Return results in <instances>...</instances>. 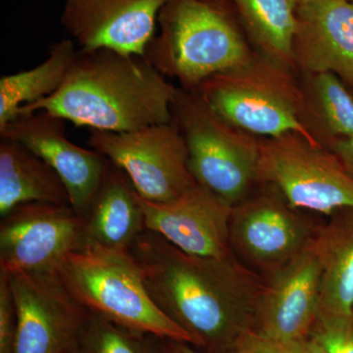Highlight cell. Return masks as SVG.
<instances>
[{"label":"cell","mask_w":353,"mask_h":353,"mask_svg":"<svg viewBox=\"0 0 353 353\" xmlns=\"http://www.w3.org/2000/svg\"><path fill=\"white\" fill-rule=\"evenodd\" d=\"M172 115L197 183L233 208L257 189L261 138L221 118L196 90L178 88Z\"/></svg>","instance_id":"5"},{"label":"cell","mask_w":353,"mask_h":353,"mask_svg":"<svg viewBox=\"0 0 353 353\" xmlns=\"http://www.w3.org/2000/svg\"><path fill=\"white\" fill-rule=\"evenodd\" d=\"M131 252L158 307L204 353H233L256 332L263 277L236 257L199 256L145 230Z\"/></svg>","instance_id":"1"},{"label":"cell","mask_w":353,"mask_h":353,"mask_svg":"<svg viewBox=\"0 0 353 353\" xmlns=\"http://www.w3.org/2000/svg\"><path fill=\"white\" fill-rule=\"evenodd\" d=\"M145 57L162 75L196 90L211 77L252 60V48L229 0H168Z\"/></svg>","instance_id":"3"},{"label":"cell","mask_w":353,"mask_h":353,"mask_svg":"<svg viewBox=\"0 0 353 353\" xmlns=\"http://www.w3.org/2000/svg\"><path fill=\"white\" fill-rule=\"evenodd\" d=\"M296 74L256 53L248 63L211 77L196 92L221 118L253 136L296 132L311 141L301 123Z\"/></svg>","instance_id":"6"},{"label":"cell","mask_w":353,"mask_h":353,"mask_svg":"<svg viewBox=\"0 0 353 353\" xmlns=\"http://www.w3.org/2000/svg\"><path fill=\"white\" fill-rule=\"evenodd\" d=\"M176 90L145 57L79 48L59 90L22 106L17 116L46 110L76 126L132 132L172 122Z\"/></svg>","instance_id":"2"},{"label":"cell","mask_w":353,"mask_h":353,"mask_svg":"<svg viewBox=\"0 0 353 353\" xmlns=\"http://www.w3.org/2000/svg\"><path fill=\"white\" fill-rule=\"evenodd\" d=\"M65 121L46 110L20 114L0 128V138L17 141L52 167L68 190L72 208L85 218L108 171L109 160L97 150L70 141Z\"/></svg>","instance_id":"12"},{"label":"cell","mask_w":353,"mask_h":353,"mask_svg":"<svg viewBox=\"0 0 353 353\" xmlns=\"http://www.w3.org/2000/svg\"><path fill=\"white\" fill-rule=\"evenodd\" d=\"M296 2L297 6H301V4L313 3V2L323 1V0H294Z\"/></svg>","instance_id":"31"},{"label":"cell","mask_w":353,"mask_h":353,"mask_svg":"<svg viewBox=\"0 0 353 353\" xmlns=\"http://www.w3.org/2000/svg\"><path fill=\"white\" fill-rule=\"evenodd\" d=\"M263 280L257 304V333L277 343L307 336L319 311L321 290V265L313 238Z\"/></svg>","instance_id":"13"},{"label":"cell","mask_w":353,"mask_h":353,"mask_svg":"<svg viewBox=\"0 0 353 353\" xmlns=\"http://www.w3.org/2000/svg\"><path fill=\"white\" fill-rule=\"evenodd\" d=\"M88 145L124 171L146 201H173L196 183L187 143L173 121L132 132L92 130Z\"/></svg>","instance_id":"8"},{"label":"cell","mask_w":353,"mask_h":353,"mask_svg":"<svg viewBox=\"0 0 353 353\" xmlns=\"http://www.w3.org/2000/svg\"><path fill=\"white\" fill-rule=\"evenodd\" d=\"M17 315L8 277L0 271V353H16Z\"/></svg>","instance_id":"25"},{"label":"cell","mask_w":353,"mask_h":353,"mask_svg":"<svg viewBox=\"0 0 353 353\" xmlns=\"http://www.w3.org/2000/svg\"><path fill=\"white\" fill-rule=\"evenodd\" d=\"M162 352L163 353H199L194 347L183 341L162 340Z\"/></svg>","instance_id":"28"},{"label":"cell","mask_w":353,"mask_h":353,"mask_svg":"<svg viewBox=\"0 0 353 353\" xmlns=\"http://www.w3.org/2000/svg\"><path fill=\"white\" fill-rule=\"evenodd\" d=\"M68 353L163 352L162 339L125 328L90 311Z\"/></svg>","instance_id":"23"},{"label":"cell","mask_w":353,"mask_h":353,"mask_svg":"<svg viewBox=\"0 0 353 353\" xmlns=\"http://www.w3.org/2000/svg\"><path fill=\"white\" fill-rule=\"evenodd\" d=\"M233 353H279V345L257 332H252L241 339Z\"/></svg>","instance_id":"26"},{"label":"cell","mask_w":353,"mask_h":353,"mask_svg":"<svg viewBox=\"0 0 353 353\" xmlns=\"http://www.w3.org/2000/svg\"><path fill=\"white\" fill-rule=\"evenodd\" d=\"M85 245V218L71 205L22 204L1 218L0 270L55 274L70 253Z\"/></svg>","instance_id":"10"},{"label":"cell","mask_w":353,"mask_h":353,"mask_svg":"<svg viewBox=\"0 0 353 353\" xmlns=\"http://www.w3.org/2000/svg\"><path fill=\"white\" fill-rule=\"evenodd\" d=\"M168 0H64L61 24L80 50L145 57Z\"/></svg>","instance_id":"15"},{"label":"cell","mask_w":353,"mask_h":353,"mask_svg":"<svg viewBox=\"0 0 353 353\" xmlns=\"http://www.w3.org/2000/svg\"><path fill=\"white\" fill-rule=\"evenodd\" d=\"M6 275L17 315L16 353H68L90 311L57 273Z\"/></svg>","instance_id":"11"},{"label":"cell","mask_w":353,"mask_h":353,"mask_svg":"<svg viewBox=\"0 0 353 353\" xmlns=\"http://www.w3.org/2000/svg\"><path fill=\"white\" fill-rule=\"evenodd\" d=\"M145 230L138 192L126 173L109 161L103 181L85 216V245L129 250Z\"/></svg>","instance_id":"17"},{"label":"cell","mask_w":353,"mask_h":353,"mask_svg":"<svg viewBox=\"0 0 353 353\" xmlns=\"http://www.w3.org/2000/svg\"><path fill=\"white\" fill-rule=\"evenodd\" d=\"M303 339L278 343L279 353H303Z\"/></svg>","instance_id":"30"},{"label":"cell","mask_w":353,"mask_h":353,"mask_svg":"<svg viewBox=\"0 0 353 353\" xmlns=\"http://www.w3.org/2000/svg\"><path fill=\"white\" fill-rule=\"evenodd\" d=\"M57 274L90 312L132 331L194 347V339L153 301L129 250L87 245L70 253Z\"/></svg>","instance_id":"4"},{"label":"cell","mask_w":353,"mask_h":353,"mask_svg":"<svg viewBox=\"0 0 353 353\" xmlns=\"http://www.w3.org/2000/svg\"><path fill=\"white\" fill-rule=\"evenodd\" d=\"M348 1L353 2V0H348Z\"/></svg>","instance_id":"32"},{"label":"cell","mask_w":353,"mask_h":353,"mask_svg":"<svg viewBox=\"0 0 353 353\" xmlns=\"http://www.w3.org/2000/svg\"><path fill=\"white\" fill-rule=\"evenodd\" d=\"M292 61L301 73H332L353 83V2L297 6Z\"/></svg>","instance_id":"16"},{"label":"cell","mask_w":353,"mask_h":353,"mask_svg":"<svg viewBox=\"0 0 353 353\" xmlns=\"http://www.w3.org/2000/svg\"><path fill=\"white\" fill-rule=\"evenodd\" d=\"M303 353H329L313 336H307L303 341Z\"/></svg>","instance_id":"29"},{"label":"cell","mask_w":353,"mask_h":353,"mask_svg":"<svg viewBox=\"0 0 353 353\" xmlns=\"http://www.w3.org/2000/svg\"><path fill=\"white\" fill-rule=\"evenodd\" d=\"M301 123L311 141L329 150L353 136V95L332 73H301Z\"/></svg>","instance_id":"20"},{"label":"cell","mask_w":353,"mask_h":353,"mask_svg":"<svg viewBox=\"0 0 353 353\" xmlns=\"http://www.w3.org/2000/svg\"><path fill=\"white\" fill-rule=\"evenodd\" d=\"M313 245L321 265L317 319L353 314V210L343 209L317 225Z\"/></svg>","instance_id":"18"},{"label":"cell","mask_w":353,"mask_h":353,"mask_svg":"<svg viewBox=\"0 0 353 353\" xmlns=\"http://www.w3.org/2000/svg\"><path fill=\"white\" fill-rule=\"evenodd\" d=\"M259 180L299 210L329 216L353 210L352 176L331 150L299 132L261 138Z\"/></svg>","instance_id":"7"},{"label":"cell","mask_w":353,"mask_h":353,"mask_svg":"<svg viewBox=\"0 0 353 353\" xmlns=\"http://www.w3.org/2000/svg\"><path fill=\"white\" fill-rule=\"evenodd\" d=\"M308 336L319 341L329 353H353V314L317 319Z\"/></svg>","instance_id":"24"},{"label":"cell","mask_w":353,"mask_h":353,"mask_svg":"<svg viewBox=\"0 0 353 353\" xmlns=\"http://www.w3.org/2000/svg\"><path fill=\"white\" fill-rule=\"evenodd\" d=\"M139 201L145 229L179 250L199 256L234 257L230 245L233 206L203 185L196 183L171 201H148L139 196Z\"/></svg>","instance_id":"14"},{"label":"cell","mask_w":353,"mask_h":353,"mask_svg":"<svg viewBox=\"0 0 353 353\" xmlns=\"http://www.w3.org/2000/svg\"><path fill=\"white\" fill-rule=\"evenodd\" d=\"M353 178V136L338 139L329 148Z\"/></svg>","instance_id":"27"},{"label":"cell","mask_w":353,"mask_h":353,"mask_svg":"<svg viewBox=\"0 0 353 353\" xmlns=\"http://www.w3.org/2000/svg\"><path fill=\"white\" fill-rule=\"evenodd\" d=\"M31 202L71 205L68 190L52 167L13 139H0V217Z\"/></svg>","instance_id":"19"},{"label":"cell","mask_w":353,"mask_h":353,"mask_svg":"<svg viewBox=\"0 0 353 353\" xmlns=\"http://www.w3.org/2000/svg\"><path fill=\"white\" fill-rule=\"evenodd\" d=\"M229 1L254 50L296 73L292 54L296 2L294 0Z\"/></svg>","instance_id":"21"},{"label":"cell","mask_w":353,"mask_h":353,"mask_svg":"<svg viewBox=\"0 0 353 353\" xmlns=\"http://www.w3.org/2000/svg\"><path fill=\"white\" fill-rule=\"evenodd\" d=\"M316 227L277 188L259 183L233 208L230 245L239 261L263 277L299 254L312 240Z\"/></svg>","instance_id":"9"},{"label":"cell","mask_w":353,"mask_h":353,"mask_svg":"<svg viewBox=\"0 0 353 353\" xmlns=\"http://www.w3.org/2000/svg\"><path fill=\"white\" fill-rule=\"evenodd\" d=\"M75 41L62 39L50 48L48 57L34 68L0 79V128L17 116L22 106L41 101L63 85L77 54Z\"/></svg>","instance_id":"22"}]
</instances>
